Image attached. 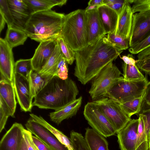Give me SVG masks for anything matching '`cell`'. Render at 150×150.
<instances>
[{"label":"cell","mask_w":150,"mask_h":150,"mask_svg":"<svg viewBox=\"0 0 150 150\" xmlns=\"http://www.w3.org/2000/svg\"><path fill=\"white\" fill-rule=\"evenodd\" d=\"M0 97L7 105L10 112L11 116L15 117L14 114L17 102L13 83L1 77Z\"/></svg>","instance_id":"obj_20"},{"label":"cell","mask_w":150,"mask_h":150,"mask_svg":"<svg viewBox=\"0 0 150 150\" xmlns=\"http://www.w3.org/2000/svg\"><path fill=\"white\" fill-rule=\"evenodd\" d=\"M133 1V0H103L104 5L115 11L118 14L121 11L126 4H132Z\"/></svg>","instance_id":"obj_38"},{"label":"cell","mask_w":150,"mask_h":150,"mask_svg":"<svg viewBox=\"0 0 150 150\" xmlns=\"http://www.w3.org/2000/svg\"><path fill=\"white\" fill-rule=\"evenodd\" d=\"M86 11V10H85ZM88 27V45L93 44L106 35L98 8L86 11Z\"/></svg>","instance_id":"obj_17"},{"label":"cell","mask_w":150,"mask_h":150,"mask_svg":"<svg viewBox=\"0 0 150 150\" xmlns=\"http://www.w3.org/2000/svg\"><path fill=\"white\" fill-rule=\"evenodd\" d=\"M57 42V39L40 42L31 58L34 71L39 72L43 67L52 54Z\"/></svg>","instance_id":"obj_14"},{"label":"cell","mask_w":150,"mask_h":150,"mask_svg":"<svg viewBox=\"0 0 150 150\" xmlns=\"http://www.w3.org/2000/svg\"><path fill=\"white\" fill-rule=\"evenodd\" d=\"M79 93L72 79L63 80L55 76L34 97L33 106L56 111L75 100Z\"/></svg>","instance_id":"obj_2"},{"label":"cell","mask_w":150,"mask_h":150,"mask_svg":"<svg viewBox=\"0 0 150 150\" xmlns=\"http://www.w3.org/2000/svg\"><path fill=\"white\" fill-rule=\"evenodd\" d=\"M83 114L92 128L105 138L116 133L113 126L93 101L88 102L85 105Z\"/></svg>","instance_id":"obj_7"},{"label":"cell","mask_w":150,"mask_h":150,"mask_svg":"<svg viewBox=\"0 0 150 150\" xmlns=\"http://www.w3.org/2000/svg\"><path fill=\"white\" fill-rule=\"evenodd\" d=\"M65 15L50 10L31 15L23 31L36 41L56 39L60 35Z\"/></svg>","instance_id":"obj_3"},{"label":"cell","mask_w":150,"mask_h":150,"mask_svg":"<svg viewBox=\"0 0 150 150\" xmlns=\"http://www.w3.org/2000/svg\"><path fill=\"white\" fill-rule=\"evenodd\" d=\"M6 22L3 18L0 15V33H1V32L4 29Z\"/></svg>","instance_id":"obj_48"},{"label":"cell","mask_w":150,"mask_h":150,"mask_svg":"<svg viewBox=\"0 0 150 150\" xmlns=\"http://www.w3.org/2000/svg\"><path fill=\"white\" fill-rule=\"evenodd\" d=\"M70 139L73 150H90L81 134L71 131Z\"/></svg>","instance_id":"obj_34"},{"label":"cell","mask_w":150,"mask_h":150,"mask_svg":"<svg viewBox=\"0 0 150 150\" xmlns=\"http://www.w3.org/2000/svg\"><path fill=\"white\" fill-rule=\"evenodd\" d=\"M88 4L99 7L104 5L103 0H91L88 2Z\"/></svg>","instance_id":"obj_46"},{"label":"cell","mask_w":150,"mask_h":150,"mask_svg":"<svg viewBox=\"0 0 150 150\" xmlns=\"http://www.w3.org/2000/svg\"><path fill=\"white\" fill-rule=\"evenodd\" d=\"M15 62L12 48L4 39L0 38L1 77L13 83Z\"/></svg>","instance_id":"obj_12"},{"label":"cell","mask_w":150,"mask_h":150,"mask_svg":"<svg viewBox=\"0 0 150 150\" xmlns=\"http://www.w3.org/2000/svg\"><path fill=\"white\" fill-rule=\"evenodd\" d=\"M68 64L63 55L58 64L56 76L63 80L67 79L68 78Z\"/></svg>","instance_id":"obj_40"},{"label":"cell","mask_w":150,"mask_h":150,"mask_svg":"<svg viewBox=\"0 0 150 150\" xmlns=\"http://www.w3.org/2000/svg\"><path fill=\"white\" fill-rule=\"evenodd\" d=\"M30 115L34 121L48 129L62 144L67 147L69 150H73L70 139L61 131L51 125L41 116H38L33 113L30 114Z\"/></svg>","instance_id":"obj_27"},{"label":"cell","mask_w":150,"mask_h":150,"mask_svg":"<svg viewBox=\"0 0 150 150\" xmlns=\"http://www.w3.org/2000/svg\"><path fill=\"white\" fill-rule=\"evenodd\" d=\"M122 73L111 62L92 79L89 93L94 100L105 97L111 88L119 80Z\"/></svg>","instance_id":"obj_6"},{"label":"cell","mask_w":150,"mask_h":150,"mask_svg":"<svg viewBox=\"0 0 150 150\" xmlns=\"http://www.w3.org/2000/svg\"><path fill=\"white\" fill-rule=\"evenodd\" d=\"M14 21L13 28L23 30L32 14L30 10L23 0H7Z\"/></svg>","instance_id":"obj_15"},{"label":"cell","mask_w":150,"mask_h":150,"mask_svg":"<svg viewBox=\"0 0 150 150\" xmlns=\"http://www.w3.org/2000/svg\"><path fill=\"white\" fill-rule=\"evenodd\" d=\"M25 126L27 129L40 140L55 150H69L50 131L30 117Z\"/></svg>","instance_id":"obj_11"},{"label":"cell","mask_w":150,"mask_h":150,"mask_svg":"<svg viewBox=\"0 0 150 150\" xmlns=\"http://www.w3.org/2000/svg\"><path fill=\"white\" fill-rule=\"evenodd\" d=\"M148 74L149 75V76H150V73H149Z\"/></svg>","instance_id":"obj_52"},{"label":"cell","mask_w":150,"mask_h":150,"mask_svg":"<svg viewBox=\"0 0 150 150\" xmlns=\"http://www.w3.org/2000/svg\"><path fill=\"white\" fill-rule=\"evenodd\" d=\"M113 126L117 132L124 127L132 119L119 104L107 98L103 97L93 101Z\"/></svg>","instance_id":"obj_8"},{"label":"cell","mask_w":150,"mask_h":150,"mask_svg":"<svg viewBox=\"0 0 150 150\" xmlns=\"http://www.w3.org/2000/svg\"><path fill=\"white\" fill-rule=\"evenodd\" d=\"M35 145L39 150H55L53 148L42 141L35 136L32 135Z\"/></svg>","instance_id":"obj_44"},{"label":"cell","mask_w":150,"mask_h":150,"mask_svg":"<svg viewBox=\"0 0 150 150\" xmlns=\"http://www.w3.org/2000/svg\"><path fill=\"white\" fill-rule=\"evenodd\" d=\"M139 123L138 119H131L117 132L120 150H136Z\"/></svg>","instance_id":"obj_13"},{"label":"cell","mask_w":150,"mask_h":150,"mask_svg":"<svg viewBox=\"0 0 150 150\" xmlns=\"http://www.w3.org/2000/svg\"><path fill=\"white\" fill-rule=\"evenodd\" d=\"M35 149L36 150H39L38 148L36 146V145H35Z\"/></svg>","instance_id":"obj_51"},{"label":"cell","mask_w":150,"mask_h":150,"mask_svg":"<svg viewBox=\"0 0 150 150\" xmlns=\"http://www.w3.org/2000/svg\"><path fill=\"white\" fill-rule=\"evenodd\" d=\"M82 100V97L80 96L60 109L50 112V120L59 125L63 120L75 115L81 105Z\"/></svg>","instance_id":"obj_19"},{"label":"cell","mask_w":150,"mask_h":150,"mask_svg":"<svg viewBox=\"0 0 150 150\" xmlns=\"http://www.w3.org/2000/svg\"><path fill=\"white\" fill-rule=\"evenodd\" d=\"M33 71L31 58L20 59L15 62L14 74H19L28 80L30 74Z\"/></svg>","instance_id":"obj_31"},{"label":"cell","mask_w":150,"mask_h":150,"mask_svg":"<svg viewBox=\"0 0 150 150\" xmlns=\"http://www.w3.org/2000/svg\"><path fill=\"white\" fill-rule=\"evenodd\" d=\"M13 85L16 97L21 110L30 112L33 105L32 98L28 79L22 75L14 74Z\"/></svg>","instance_id":"obj_10"},{"label":"cell","mask_w":150,"mask_h":150,"mask_svg":"<svg viewBox=\"0 0 150 150\" xmlns=\"http://www.w3.org/2000/svg\"><path fill=\"white\" fill-rule=\"evenodd\" d=\"M107 38L111 45L117 49L123 51L129 47V40L115 34H108Z\"/></svg>","instance_id":"obj_33"},{"label":"cell","mask_w":150,"mask_h":150,"mask_svg":"<svg viewBox=\"0 0 150 150\" xmlns=\"http://www.w3.org/2000/svg\"><path fill=\"white\" fill-rule=\"evenodd\" d=\"M123 77L126 80L130 81H140L144 80L146 76L142 74L136 64L132 65L124 63L122 64Z\"/></svg>","instance_id":"obj_30"},{"label":"cell","mask_w":150,"mask_h":150,"mask_svg":"<svg viewBox=\"0 0 150 150\" xmlns=\"http://www.w3.org/2000/svg\"><path fill=\"white\" fill-rule=\"evenodd\" d=\"M149 110H150V81L148 82L146 85L145 91L144 96L142 102L141 110L139 114L142 113Z\"/></svg>","instance_id":"obj_42"},{"label":"cell","mask_w":150,"mask_h":150,"mask_svg":"<svg viewBox=\"0 0 150 150\" xmlns=\"http://www.w3.org/2000/svg\"><path fill=\"white\" fill-rule=\"evenodd\" d=\"M150 35V11L133 14L129 39V47L143 41Z\"/></svg>","instance_id":"obj_9"},{"label":"cell","mask_w":150,"mask_h":150,"mask_svg":"<svg viewBox=\"0 0 150 150\" xmlns=\"http://www.w3.org/2000/svg\"><path fill=\"white\" fill-rule=\"evenodd\" d=\"M54 76H42L34 70L30 74L28 79L30 93L33 98L45 86Z\"/></svg>","instance_id":"obj_26"},{"label":"cell","mask_w":150,"mask_h":150,"mask_svg":"<svg viewBox=\"0 0 150 150\" xmlns=\"http://www.w3.org/2000/svg\"><path fill=\"white\" fill-rule=\"evenodd\" d=\"M84 137L90 150H109L105 137L92 128L86 129Z\"/></svg>","instance_id":"obj_22"},{"label":"cell","mask_w":150,"mask_h":150,"mask_svg":"<svg viewBox=\"0 0 150 150\" xmlns=\"http://www.w3.org/2000/svg\"><path fill=\"white\" fill-rule=\"evenodd\" d=\"M19 150H28L25 141L23 137L21 140Z\"/></svg>","instance_id":"obj_47"},{"label":"cell","mask_w":150,"mask_h":150,"mask_svg":"<svg viewBox=\"0 0 150 150\" xmlns=\"http://www.w3.org/2000/svg\"><path fill=\"white\" fill-rule=\"evenodd\" d=\"M9 116H11L9 110L5 101L0 97V133L4 129Z\"/></svg>","instance_id":"obj_37"},{"label":"cell","mask_w":150,"mask_h":150,"mask_svg":"<svg viewBox=\"0 0 150 150\" xmlns=\"http://www.w3.org/2000/svg\"><path fill=\"white\" fill-rule=\"evenodd\" d=\"M136 64L142 71L146 74L150 73V47L137 54Z\"/></svg>","instance_id":"obj_32"},{"label":"cell","mask_w":150,"mask_h":150,"mask_svg":"<svg viewBox=\"0 0 150 150\" xmlns=\"http://www.w3.org/2000/svg\"><path fill=\"white\" fill-rule=\"evenodd\" d=\"M29 8L32 14L51 10L55 6H62L67 0H23Z\"/></svg>","instance_id":"obj_24"},{"label":"cell","mask_w":150,"mask_h":150,"mask_svg":"<svg viewBox=\"0 0 150 150\" xmlns=\"http://www.w3.org/2000/svg\"><path fill=\"white\" fill-rule=\"evenodd\" d=\"M57 40L67 63L70 65L72 64L75 59V52L72 49L60 35Z\"/></svg>","instance_id":"obj_35"},{"label":"cell","mask_w":150,"mask_h":150,"mask_svg":"<svg viewBox=\"0 0 150 150\" xmlns=\"http://www.w3.org/2000/svg\"><path fill=\"white\" fill-rule=\"evenodd\" d=\"M131 9L133 14L137 12L150 11V0H133Z\"/></svg>","instance_id":"obj_39"},{"label":"cell","mask_w":150,"mask_h":150,"mask_svg":"<svg viewBox=\"0 0 150 150\" xmlns=\"http://www.w3.org/2000/svg\"><path fill=\"white\" fill-rule=\"evenodd\" d=\"M123 51L113 46L105 36L75 52L74 75L82 84L85 85Z\"/></svg>","instance_id":"obj_1"},{"label":"cell","mask_w":150,"mask_h":150,"mask_svg":"<svg viewBox=\"0 0 150 150\" xmlns=\"http://www.w3.org/2000/svg\"><path fill=\"white\" fill-rule=\"evenodd\" d=\"M0 15L5 20L8 28L13 27L14 21L10 10L7 0H0Z\"/></svg>","instance_id":"obj_36"},{"label":"cell","mask_w":150,"mask_h":150,"mask_svg":"<svg viewBox=\"0 0 150 150\" xmlns=\"http://www.w3.org/2000/svg\"><path fill=\"white\" fill-rule=\"evenodd\" d=\"M99 7L94 5H88L85 10L86 11H88L97 9Z\"/></svg>","instance_id":"obj_49"},{"label":"cell","mask_w":150,"mask_h":150,"mask_svg":"<svg viewBox=\"0 0 150 150\" xmlns=\"http://www.w3.org/2000/svg\"><path fill=\"white\" fill-rule=\"evenodd\" d=\"M148 82L146 75L144 80L137 81L127 80L121 76L105 97L119 104L125 102L142 95Z\"/></svg>","instance_id":"obj_5"},{"label":"cell","mask_w":150,"mask_h":150,"mask_svg":"<svg viewBox=\"0 0 150 150\" xmlns=\"http://www.w3.org/2000/svg\"><path fill=\"white\" fill-rule=\"evenodd\" d=\"M130 4L129 3L126 4L118 14L117 25L115 33V34L129 40L133 14Z\"/></svg>","instance_id":"obj_18"},{"label":"cell","mask_w":150,"mask_h":150,"mask_svg":"<svg viewBox=\"0 0 150 150\" xmlns=\"http://www.w3.org/2000/svg\"><path fill=\"white\" fill-rule=\"evenodd\" d=\"M148 140L149 144V149L148 150H150V126L148 133Z\"/></svg>","instance_id":"obj_50"},{"label":"cell","mask_w":150,"mask_h":150,"mask_svg":"<svg viewBox=\"0 0 150 150\" xmlns=\"http://www.w3.org/2000/svg\"><path fill=\"white\" fill-rule=\"evenodd\" d=\"M63 55L57 40L52 54L39 73L42 76H56L58 64Z\"/></svg>","instance_id":"obj_25"},{"label":"cell","mask_w":150,"mask_h":150,"mask_svg":"<svg viewBox=\"0 0 150 150\" xmlns=\"http://www.w3.org/2000/svg\"><path fill=\"white\" fill-rule=\"evenodd\" d=\"M120 58L122 59L125 64L132 65L136 64V60H135L132 54H128L127 55H123Z\"/></svg>","instance_id":"obj_45"},{"label":"cell","mask_w":150,"mask_h":150,"mask_svg":"<svg viewBox=\"0 0 150 150\" xmlns=\"http://www.w3.org/2000/svg\"><path fill=\"white\" fill-rule=\"evenodd\" d=\"M105 34L115 32L118 14L115 11L104 5L98 8Z\"/></svg>","instance_id":"obj_21"},{"label":"cell","mask_w":150,"mask_h":150,"mask_svg":"<svg viewBox=\"0 0 150 150\" xmlns=\"http://www.w3.org/2000/svg\"><path fill=\"white\" fill-rule=\"evenodd\" d=\"M24 129L21 123L13 124L1 138L0 150H19Z\"/></svg>","instance_id":"obj_16"},{"label":"cell","mask_w":150,"mask_h":150,"mask_svg":"<svg viewBox=\"0 0 150 150\" xmlns=\"http://www.w3.org/2000/svg\"><path fill=\"white\" fill-rule=\"evenodd\" d=\"M139 115L136 150H148L147 131L149 122L146 115L142 113Z\"/></svg>","instance_id":"obj_23"},{"label":"cell","mask_w":150,"mask_h":150,"mask_svg":"<svg viewBox=\"0 0 150 150\" xmlns=\"http://www.w3.org/2000/svg\"><path fill=\"white\" fill-rule=\"evenodd\" d=\"M60 35L75 52L88 45V27L85 10L77 9L65 16Z\"/></svg>","instance_id":"obj_4"},{"label":"cell","mask_w":150,"mask_h":150,"mask_svg":"<svg viewBox=\"0 0 150 150\" xmlns=\"http://www.w3.org/2000/svg\"><path fill=\"white\" fill-rule=\"evenodd\" d=\"M150 47V35L143 41L129 47V52L132 54H137L142 50Z\"/></svg>","instance_id":"obj_41"},{"label":"cell","mask_w":150,"mask_h":150,"mask_svg":"<svg viewBox=\"0 0 150 150\" xmlns=\"http://www.w3.org/2000/svg\"><path fill=\"white\" fill-rule=\"evenodd\" d=\"M28 37L23 30L10 27L8 28L4 39L10 47L13 48L23 45Z\"/></svg>","instance_id":"obj_28"},{"label":"cell","mask_w":150,"mask_h":150,"mask_svg":"<svg viewBox=\"0 0 150 150\" xmlns=\"http://www.w3.org/2000/svg\"><path fill=\"white\" fill-rule=\"evenodd\" d=\"M23 137L25 141L28 150H36L35 145L32 138V133L24 129L23 131Z\"/></svg>","instance_id":"obj_43"},{"label":"cell","mask_w":150,"mask_h":150,"mask_svg":"<svg viewBox=\"0 0 150 150\" xmlns=\"http://www.w3.org/2000/svg\"><path fill=\"white\" fill-rule=\"evenodd\" d=\"M144 94L145 91L142 95L139 97L125 102L119 104L130 118L134 115L138 114L140 113Z\"/></svg>","instance_id":"obj_29"}]
</instances>
